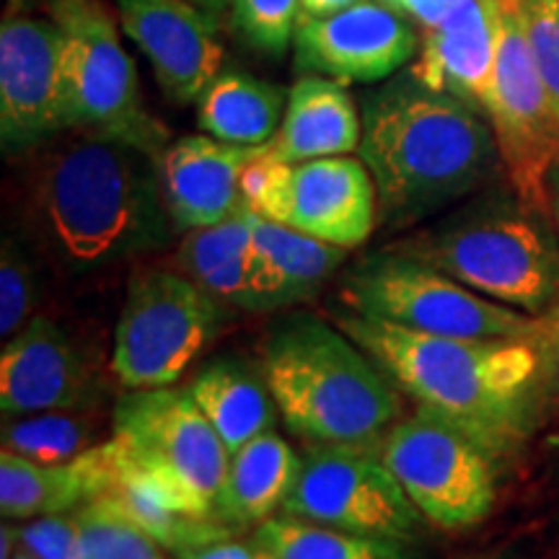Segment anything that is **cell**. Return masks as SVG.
I'll use <instances>...</instances> for the list:
<instances>
[{
	"label": "cell",
	"mask_w": 559,
	"mask_h": 559,
	"mask_svg": "<svg viewBox=\"0 0 559 559\" xmlns=\"http://www.w3.org/2000/svg\"><path fill=\"white\" fill-rule=\"evenodd\" d=\"M345 311L425 334L461 340H534L539 319L479 296L428 262L386 247L349 264L340 277Z\"/></svg>",
	"instance_id": "6"
},
{
	"label": "cell",
	"mask_w": 559,
	"mask_h": 559,
	"mask_svg": "<svg viewBox=\"0 0 559 559\" xmlns=\"http://www.w3.org/2000/svg\"><path fill=\"white\" fill-rule=\"evenodd\" d=\"M551 337H559V311H557V321H555V330H551Z\"/></svg>",
	"instance_id": "41"
},
{
	"label": "cell",
	"mask_w": 559,
	"mask_h": 559,
	"mask_svg": "<svg viewBox=\"0 0 559 559\" xmlns=\"http://www.w3.org/2000/svg\"><path fill=\"white\" fill-rule=\"evenodd\" d=\"M47 16L62 37L66 132L120 140L158 158L171 143L169 130L145 107L135 62L102 0H55Z\"/></svg>",
	"instance_id": "7"
},
{
	"label": "cell",
	"mask_w": 559,
	"mask_h": 559,
	"mask_svg": "<svg viewBox=\"0 0 559 559\" xmlns=\"http://www.w3.org/2000/svg\"><path fill=\"white\" fill-rule=\"evenodd\" d=\"M300 0H234V26L247 45L264 55H283L293 45Z\"/></svg>",
	"instance_id": "32"
},
{
	"label": "cell",
	"mask_w": 559,
	"mask_h": 559,
	"mask_svg": "<svg viewBox=\"0 0 559 559\" xmlns=\"http://www.w3.org/2000/svg\"><path fill=\"white\" fill-rule=\"evenodd\" d=\"M39 247L70 275H88L169 247L174 226L158 158L130 143L73 132L39 148L29 174Z\"/></svg>",
	"instance_id": "1"
},
{
	"label": "cell",
	"mask_w": 559,
	"mask_h": 559,
	"mask_svg": "<svg viewBox=\"0 0 559 559\" xmlns=\"http://www.w3.org/2000/svg\"><path fill=\"white\" fill-rule=\"evenodd\" d=\"M117 477L115 443L104 440L66 464H39L0 451V513L5 521L75 513L107 495Z\"/></svg>",
	"instance_id": "20"
},
{
	"label": "cell",
	"mask_w": 559,
	"mask_h": 559,
	"mask_svg": "<svg viewBox=\"0 0 559 559\" xmlns=\"http://www.w3.org/2000/svg\"><path fill=\"white\" fill-rule=\"evenodd\" d=\"M358 3V0H300V21H311V19H321L330 16V13H337L347 5Z\"/></svg>",
	"instance_id": "35"
},
{
	"label": "cell",
	"mask_w": 559,
	"mask_h": 559,
	"mask_svg": "<svg viewBox=\"0 0 559 559\" xmlns=\"http://www.w3.org/2000/svg\"><path fill=\"white\" fill-rule=\"evenodd\" d=\"M500 16L502 0H466L443 24L423 29L417 62L409 70L425 86L456 96L485 115Z\"/></svg>",
	"instance_id": "19"
},
{
	"label": "cell",
	"mask_w": 559,
	"mask_h": 559,
	"mask_svg": "<svg viewBox=\"0 0 559 559\" xmlns=\"http://www.w3.org/2000/svg\"><path fill=\"white\" fill-rule=\"evenodd\" d=\"M549 210H551V223L559 230V160L549 174Z\"/></svg>",
	"instance_id": "36"
},
{
	"label": "cell",
	"mask_w": 559,
	"mask_h": 559,
	"mask_svg": "<svg viewBox=\"0 0 559 559\" xmlns=\"http://www.w3.org/2000/svg\"><path fill=\"white\" fill-rule=\"evenodd\" d=\"M102 394L99 373L58 321L34 317L0 353L3 415L96 409Z\"/></svg>",
	"instance_id": "17"
},
{
	"label": "cell",
	"mask_w": 559,
	"mask_h": 559,
	"mask_svg": "<svg viewBox=\"0 0 559 559\" xmlns=\"http://www.w3.org/2000/svg\"><path fill=\"white\" fill-rule=\"evenodd\" d=\"M267 145H234L213 135L171 140L158 156V171L177 230L218 226L239 213L247 205L243 174Z\"/></svg>",
	"instance_id": "18"
},
{
	"label": "cell",
	"mask_w": 559,
	"mask_h": 559,
	"mask_svg": "<svg viewBox=\"0 0 559 559\" xmlns=\"http://www.w3.org/2000/svg\"><path fill=\"white\" fill-rule=\"evenodd\" d=\"M185 559H260V551H257L254 544L221 539L215 544H207V547H202L198 551H192V555Z\"/></svg>",
	"instance_id": "34"
},
{
	"label": "cell",
	"mask_w": 559,
	"mask_h": 559,
	"mask_svg": "<svg viewBox=\"0 0 559 559\" xmlns=\"http://www.w3.org/2000/svg\"><path fill=\"white\" fill-rule=\"evenodd\" d=\"M251 544L270 559H412L404 542L349 534L285 513L260 523Z\"/></svg>",
	"instance_id": "27"
},
{
	"label": "cell",
	"mask_w": 559,
	"mask_h": 559,
	"mask_svg": "<svg viewBox=\"0 0 559 559\" xmlns=\"http://www.w3.org/2000/svg\"><path fill=\"white\" fill-rule=\"evenodd\" d=\"M3 449L39 464H66L94 449L99 438L96 409H50L3 415Z\"/></svg>",
	"instance_id": "28"
},
{
	"label": "cell",
	"mask_w": 559,
	"mask_h": 559,
	"mask_svg": "<svg viewBox=\"0 0 559 559\" xmlns=\"http://www.w3.org/2000/svg\"><path fill=\"white\" fill-rule=\"evenodd\" d=\"M21 544L39 559H88L79 515H41L19 526Z\"/></svg>",
	"instance_id": "33"
},
{
	"label": "cell",
	"mask_w": 559,
	"mask_h": 559,
	"mask_svg": "<svg viewBox=\"0 0 559 559\" xmlns=\"http://www.w3.org/2000/svg\"><path fill=\"white\" fill-rule=\"evenodd\" d=\"M41 298V275L29 249L5 236L0 251V337L9 342L34 319Z\"/></svg>",
	"instance_id": "30"
},
{
	"label": "cell",
	"mask_w": 559,
	"mask_h": 559,
	"mask_svg": "<svg viewBox=\"0 0 559 559\" xmlns=\"http://www.w3.org/2000/svg\"><path fill=\"white\" fill-rule=\"evenodd\" d=\"M510 190L551 221L549 174L559 160V117L551 107L519 21L502 3L498 58L485 104Z\"/></svg>",
	"instance_id": "13"
},
{
	"label": "cell",
	"mask_w": 559,
	"mask_h": 559,
	"mask_svg": "<svg viewBox=\"0 0 559 559\" xmlns=\"http://www.w3.org/2000/svg\"><path fill=\"white\" fill-rule=\"evenodd\" d=\"M11 559H39V557H34L32 551L24 547V544H19V549L13 551V557H11Z\"/></svg>",
	"instance_id": "40"
},
{
	"label": "cell",
	"mask_w": 559,
	"mask_h": 559,
	"mask_svg": "<svg viewBox=\"0 0 559 559\" xmlns=\"http://www.w3.org/2000/svg\"><path fill=\"white\" fill-rule=\"evenodd\" d=\"M60 45L52 16L5 9L0 24V143L5 156L39 151L66 132Z\"/></svg>",
	"instance_id": "14"
},
{
	"label": "cell",
	"mask_w": 559,
	"mask_h": 559,
	"mask_svg": "<svg viewBox=\"0 0 559 559\" xmlns=\"http://www.w3.org/2000/svg\"><path fill=\"white\" fill-rule=\"evenodd\" d=\"M555 347H557V368H559V337H555Z\"/></svg>",
	"instance_id": "42"
},
{
	"label": "cell",
	"mask_w": 559,
	"mask_h": 559,
	"mask_svg": "<svg viewBox=\"0 0 559 559\" xmlns=\"http://www.w3.org/2000/svg\"><path fill=\"white\" fill-rule=\"evenodd\" d=\"M120 26L151 62L164 96L198 102L223 70V41L210 13L192 0H115Z\"/></svg>",
	"instance_id": "16"
},
{
	"label": "cell",
	"mask_w": 559,
	"mask_h": 559,
	"mask_svg": "<svg viewBox=\"0 0 559 559\" xmlns=\"http://www.w3.org/2000/svg\"><path fill=\"white\" fill-rule=\"evenodd\" d=\"M300 73L340 83H379L402 73L419 52L415 24L381 0H358L330 16L300 21L296 37Z\"/></svg>",
	"instance_id": "15"
},
{
	"label": "cell",
	"mask_w": 559,
	"mask_h": 559,
	"mask_svg": "<svg viewBox=\"0 0 559 559\" xmlns=\"http://www.w3.org/2000/svg\"><path fill=\"white\" fill-rule=\"evenodd\" d=\"M221 319V300L185 272L140 267L115 326L111 373L124 389L174 386L218 334Z\"/></svg>",
	"instance_id": "9"
},
{
	"label": "cell",
	"mask_w": 559,
	"mask_h": 559,
	"mask_svg": "<svg viewBox=\"0 0 559 559\" xmlns=\"http://www.w3.org/2000/svg\"><path fill=\"white\" fill-rule=\"evenodd\" d=\"M88 559H169L164 547L107 500L96 498L75 510Z\"/></svg>",
	"instance_id": "29"
},
{
	"label": "cell",
	"mask_w": 559,
	"mask_h": 559,
	"mask_svg": "<svg viewBox=\"0 0 559 559\" xmlns=\"http://www.w3.org/2000/svg\"><path fill=\"white\" fill-rule=\"evenodd\" d=\"M262 376L293 436L309 443L379 445L402 419L400 386L340 326L311 313L280 319Z\"/></svg>",
	"instance_id": "4"
},
{
	"label": "cell",
	"mask_w": 559,
	"mask_h": 559,
	"mask_svg": "<svg viewBox=\"0 0 559 559\" xmlns=\"http://www.w3.org/2000/svg\"><path fill=\"white\" fill-rule=\"evenodd\" d=\"M379 451L419 513L440 528H469L495 506V456L436 412L417 407L391 425Z\"/></svg>",
	"instance_id": "10"
},
{
	"label": "cell",
	"mask_w": 559,
	"mask_h": 559,
	"mask_svg": "<svg viewBox=\"0 0 559 559\" xmlns=\"http://www.w3.org/2000/svg\"><path fill=\"white\" fill-rule=\"evenodd\" d=\"M358 153L379 192V223L394 230L466 200L502 166L487 117L409 68L362 96Z\"/></svg>",
	"instance_id": "2"
},
{
	"label": "cell",
	"mask_w": 559,
	"mask_h": 559,
	"mask_svg": "<svg viewBox=\"0 0 559 559\" xmlns=\"http://www.w3.org/2000/svg\"><path fill=\"white\" fill-rule=\"evenodd\" d=\"M257 551H260V549H257ZM260 559H270L267 555H264V551H260Z\"/></svg>",
	"instance_id": "43"
},
{
	"label": "cell",
	"mask_w": 559,
	"mask_h": 559,
	"mask_svg": "<svg viewBox=\"0 0 559 559\" xmlns=\"http://www.w3.org/2000/svg\"><path fill=\"white\" fill-rule=\"evenodd\" d=\"M285 515L349 534L412 542L423 531L415 502L381 459L379 445L309 443Z\"/></svg>",
	"instance_id": "11"
},
{
	"label": "cell",
	"mask_w": 559,
	"mask_h": 559,
	"mask_svg": "<svg viewBox=\"0 0 559 559\" xmlns=\"http://www.w3.org/2000/svg\"><path fill=\"white\" fill-rule=\"evenodd\" d=\"M243 198L262 218L342 249L366 243L379 226L376 181L366 160L353 156L298 164L262 156L243 174Z\"/></svg>",
	"instance_id": "12"
},
{
	"label": "cell",
	"mask_w": 559,
	"mask_h": 559,
	"mask_svg": "<svg viewBox=\"0 0 559 559\" xmlns=\"http://www.w3.org/2000/svg\"><path fill=\"white\" fill-rule=\"evenodd\" d=\"M381 3H386V5H391V9L394 11H400L402 16H407V9L412 3H415V0H381Z\"/></svg>",
	"instance_id": "39"
},
{
	"label": "cell",
	"mask_w": 559,
	"mask_h": 559,
	"mask_svg": "<svg viewBox=\"0 0 559 559\" xmlns=\"http://www.w3.org/2000/svg\"><path fill=\"white\" fill-rule=\"evenodd\" d=\"M417 407L469 432L495 459L528 436L542 379L534 340H461L345 311L334 317Z\"/></svg>",
	"instance_id": "3"
},
{
	"label": "cell",
	"mask_w": 559,
	"mask_h": 559,
	"mask_svg": "<svg viewBox=\"0 0 559 559\" xmlns=\"http://www.w3.org/2000/svg\"><path fill=\"white\" fill-rule=\"evenodd\" d=\"M362 117L345 83L304 73L288 91L285 117L264 158L275 164L349 156L360 148Z\"/></svg>",
	"instance_id": "22"
},
{
	"label": "cell",
	"mask_w": 559,
	"mask_h": 559,
	"mask_svg": "<svg viewBox=\"0 0 559 559\" xmlns=\"http://www.w3.org/2000/svg\"><path fill=\"white\" fill-rule=\"evenodd\" d=\"M519 21L531 58L559 117V0H502Z\"/></svg>",
	"instance_id": "31"
},
{
	"label": "cell",
	"mask_w": 559,
	"mask_h": 559,
	"mask_svg": "<svg viewBox=\"0 0 559 559\" xmlns=\"http://www.w3.org/2000/svg\"><path fill=\"white\" fill-rule=\"evenodd\" d=\"M300 469V456L275 430L230 453L215 519L226 526H260L283 510Z\"/></svg>",
	"instance_id": "23"
},
{
	"label": "cell",
	"mask_w": 559,
	"mask_h": 559,
	"mask_svg": "<svg viewBox=\"0 0 559 559\" xmlns=\"http://www.w3.org/2000/svg\"><path fill=\"white\" fill-rule=\"evenodd\" d=\"M251 283L247 311L270 313L304 304L319 296L337 270L345 264L347 251L313 236L298 234L288 226L262 218L251 210Z\"/></svg>",
	"instance_id": "21"
},
{
	"label": "cell",
	"mask_w": 559,
	"mask_h": 559,
	"mask_svg": "<svg viewBox=\"0 0 559 559\" xmlns=\"http://www.w3.org/2000/svg\"><path fill=\"white\" fill-rule=\"evenodd\" d=\"M549 223L513 190L492 192L391 247L479 296L539 317L559 296V247Z\"/></svg>",
	"instance_id": "5"
},
{
	"label": "cell",
	"mask_w": 559,
	"mask_h": 559,
	"mask_svg": "<svg viewBox=\"0 0 559 559\" xmlns=\"http://www.w3.org/2000/svg\"><path fill=\"white\" fill-rule=\"evenodd\" d=\"M52 3H55V0H9V5H5V9L47 13V11H50Z\"/></svg>",
	"instance_id": "37"
},
{
	"label": "cell",
	"mask_w": 559,
	"mask_h": 559,
	"mask_svg": "<svg viewBox=\"0 0 559 559\" xmlns=\"http://www.w3.org/2000/svg\"><path fill=\"white\" fill-rule=\"evenodd\" d=\"M192 3L202 5V9H207L210 13H221L228 3H234V0H192Z\"/></svg>",
	"instance_id": "38"
},
{
	"label": "cell",
	"mask_w": 559,
	"mask_h": 559,
	"mask_svg": "<svg viewBox=\"0 0 559 559\" xmlns=\"http://www.w3.org/2000/svg\"><path fill=\"white\" fill-rule=\"evenodd\" d=\"M111 436L174 510L215 519L230 453L190 389H128L111 412Z\"/></svg>",
	"instance_id": "8"
},
{
	"label": "cell",
	"mask_w": 559,
	"mask_h": 559,
	"mask_svg": "<svg viewBox=\"0 0 559 559\" xmlns=\"http://www.w3.org/2000/svg\"><path fill=\"white\" fill-rule=\"evenodd\" d=\"M251 207L243 205L228 221L210 228L187 230L179 243V267L202 290L218 298L223 306L247 311L251 283Z\"/></svg>",
	"instance_id": "26"
},
{
	"label": "cell",
	"mask_w": 559,
	"mask_h": 559,
	"mask_svg": "<svg viewBox=\"0 0 559 559\" xmlns=\"http://www.w3.org/2000/svg\"><path fill=\"white\" fill-rule=\"evenodd\" d=\"M187 389L226 443L228 453H236L249 440L275 428L280 415L275 396L262 370H254L247 362L234 358L207 362Z\"/></svg>",
	"instance_id": "24"
},
{
	"label": "cell",
	"mask_w": 559,
	"mask_h": 559,
	"mask_svg": "<svg viewBox=\"0 0 559 559\" xmlns=\"http://www.w3.org/2000/svg\"><path fill=\"white\" fill-rule=\"evenodd\" d=\"M288 94L243 70H221L198 99L205 135L234 145H267L285 117Z\"/></svg>",
	"instance_id": "25"
}]
</instances>
